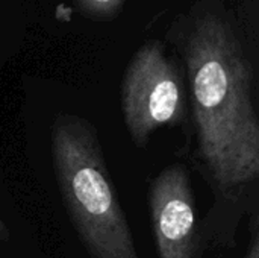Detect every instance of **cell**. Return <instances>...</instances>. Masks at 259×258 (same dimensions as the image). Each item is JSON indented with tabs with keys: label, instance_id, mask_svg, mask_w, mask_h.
<instances>
[{
	"label": "cell",
	"instance_id": "cell-7",
	"mask_svg": "<svg viewBox=\"0 0 259 258\" xmlns=\"http://www.w3.org/2000/svg\"><path fill=\"white\" fill-rule=\"evenodd\" d=\"M9 240H11V231L6 222L0 217V242H9Z\"/></svg>",
	"mask_w": 259,
	"mask_h": 258
},
{
	"label": "cell",
	"instance_id": "cell-2",
	"mask_svg": "<svg viewBox=\"0 0 259 258\" xmlns=\"http://www.w3.org/2000/svg\"><path fill=\"white\" fill-rule=\"evenodd\" d=\"M50 152L62 204L88 257L140 258L93 122L58 114Z\"/></svg>",
	"mask_w": 259,
	"mask_h": 258
},
{
	"label": "cell",
	"instance_id": "cell-3",
	"mask_svg": "<svg viewBox=\"0 0 259 258\" xmlns=\"http://www.w3.org/2000/svg\"><path fill=\"white\" fill-rule=\"evenodd\" d=\"M188 105L185 79L164 43H144L131 58L121 81L123 122L134 144L144 149L158 129L184 125Z\"/></svg>",
	"mask_w": 259,
	"mask_h": 258
},
{
	"label": "cell",
	"instance_id": "cell-4",
	"mask_svg": "<svg viewBox=\"0 0 259 258\" xmlns=\"http://www.w3.org/2000/svg\"><path fill=\"white\" fill-rule=\"evenodd\" d=\"M147 204L158 258H202L206 243L184 164H170L152 179Z\"/></svg>",
	"mask_w": 259,
	"mask_h": 258
},
{
	"label": "cell",
	"instance_id": "cell-1",
	"mask_svg": "<svg viewBox=\"0 0 259 258\" xmlns=\"http://www.w3.org/2000/svg\"><path fill=\"white\" fill-rule=\"evenodd\" d=\"M187 68L194 160L214 193L206 248L234 242L259 179L256 50L222 0H200L170 30Z\"/></svg>",
	"mask_w": 259,
	"mask_h": 258
},
{
	"label": "cell",
	"instance_id": "cell-5",
	"mask_svg": "<svg viewBox=\"0 0 259 258\" xmlns=\"http://www.w3.org/2000/svg\"><path fill=\"white\" fill-rule=\"evenodd\" d=\"M126 2L129 0H73L74 8L85 18L94 21H109L115 18Z\"/></svg>",
	"mask_w": 259,
	"mask_h": 258
},
{
	"label": "cell",
	"instance_id": "cell-6",
	"mask_svg": "<svg viewBox=\"0 0 259 258\" xmlns=\"http://www.w3.org/2000/svg\"><path fill=\"white\" fill-rule=\"evenodd\" d=\"M252 227H250V240L249 248L243 258H259V233H258V213L256 210L252 214Z\"/></svg>",
	"mask_w": 259,
	"mask_h": 258
}]
</instances>
